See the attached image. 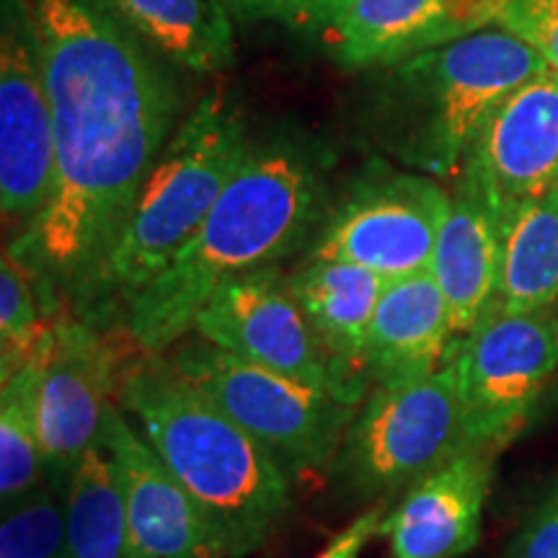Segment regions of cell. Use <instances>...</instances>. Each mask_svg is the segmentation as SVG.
I'll use <instances>...</instances> for the list:
<instances>
[{"instance_id":"cell-23","label":"cell","mask_w":558,"mask_h":558,"mask_svg":"<svg viewBox=\"0 0 558 558\" xmlns=\"http://www.w3.org/2000/svg\"><path fill=\"white\" fill-rule=\"evenodd\" d=\"M39 347L34 357L0 388V501L3 507L34 492L47 478L39 435Z\"/></svg>"},{"instance_id":"cell-22","label":"cell","mask_w":558,"mask_h":558,"mask_svg":"<svg viewBox=\"0 0 558 558\" xmlns=\"http://www.w3.org/2000/svg\"><path fill=\"white\" fill-rule=\"evenodd\" d=\"M65 525L68 558H128V505L101 437L68 473Z\"/></svg>"},{"instance_id":"cell-14","label":"cell","mask_w":558,"mask_h":558,"mask_svg":"<svg viewBox=\"0 0 558 558\" xmlns=\"http://www.w3.org/2000/svg\"><path fill=\"white\" fill-rule=\"evenodd\" d=\"M507 0H337L326 26L349 68H390L497 26Z\"/></svg>"},{"instance_id":"cell-28","label":"cell","mask_w":558,"mask_h":558,"mask_svg":"<svg viewBox=\"0 0 558 558\" xmlns=\"http://www.w3.org/2000/svg\"><path fill=\"white\" fill-rule=\"evenodd\" d=\"M509 558H558V484L522 522Z\"/></svg>"},{"instance_id":"cell-3","label":"cell","mask_w":558,"mask_h":558,"mask_svg":"<svg viewBox=\"0 0 558 558\" xmlns=\"http://www.w3.org/2000/svg\"><path fill=\"white\" fill-rule=\"evenodd\" d=\"M117 403L205 509L230 558L264 546L288 518L295 492L290 473L166 354L140 349L124 362Z\"/></svg>"},{"instance_id":"cell-29","label":"cell","mask_w":558,"mask_h":558,"mask_svg":"<svg viewBox=\"0 0 558 558\" xmlns=\"http://www.w3.org/2000/svg\"><path fill=\"white\" fill-rule=\"evenodd\" d=\"M388 512V501L378 505H367L349 525L331 538L329 546L320 550L318 558H362V550L367 543L380 535L383 518Z\"/></svg>"},{"instance_id":"cell-24","label":"cell","mask_w":558,"mask_h":558,"mask_svg":"<svg viewBox=\"0 0 558 558\" xmlns=\"http://www.w3.org/2000/svg\"><path fill=\"white\" fill-rule=\"evenodd\" d=\"M68 476H52L3 507L0 558H68Z\"/></svg>"},{"instance_id":"cell-4","label":"cell","mask_w":558,"mask_h":558,"mask_svg":"<svg viewBox=\"0 0 558 558\" xmlns=\"http://www.w3.org/2000/svg\"><path fill=\"white\" fill-rule=\"evenodd\" d=\"M251 148L239 101L222 88L202 96L140 186L99 269L70 300L75 316L94 326L120 316L122 326L128 305L190 243Z\"/></svg>"},{"instance_id":"cell-8","label":"cell","mask_w":558,"mask_h":558,"mask_svg":"<svg viewBox=\"0 0 558 558\" xmlns=\"http://www.w3.org/2000/svg\"><path fill=\"white\" fill-rule=\"evenodd\" d=\"M450 360L458 367L469 450L497 452L530 427L558 373V311H507L492 305Z\"/></svg>"},{"instance_id":"cell-1","label":"cell","mask_w":558,"mask_h":558,"mask_svg":"<svg viewBox=\"0 0 558 558\" xmlns=\"http://www.w3.org/2000/svg\"><path fill=\"white\" fill-rule=\"evenodd\" d=\"M50 88L58 171L45 213L9 251L45 311L94 277L173 132L177 83L104 0H26Z\"/></svg>"},{"instance_id":"cell-20","label":"cell","mask_w":558,"mask_h":558,"mask_svg":"<svg viewBox=\"0 0 558 558\" xmlns=\"http://www.w3.org/2000/svg\"><path fill=\"white\" fill-rule=\"evenodd\" d=\"M140 39L190 73L233 65L235 37L222 0H104Z\"/></svg>"},{"instance_id":"cell-19","label":"cell","mask_w":558,"mask_h":558,"mask_svg":"<svg viewBox=\"0 0 558 558\" xmlns=\"http://www.w3.org/2000/svg\"><path fill=\"white\" fill-rule=\"evenodd\" d=\"M288 279L339 380L362 403L373 388L365 365L367 333L388 279L354 264L326 259H308Z\"/></svg>"},{"instance_id":"cell-18","label":"cell","mask_w":558,"mask_h":558,"mask_svg":"<svg viewBox=\"0 0 558 558\" xmlns=\"http://www.w3.org/2000/svg\"><path fill=\"white\" fill-rule=\"evenodd\" d=\"M456 344L448 300L432 271L386 284L367 333L365 365L373 388H399L448 365Z\"/></svg>"},{"instance_id":"cell-27","label":"cell","mask_w":558,"mask_h":558,"mask_svg":"<svg viewBox=\"0 0 558 558\" xmlns=\"http://www.w3.org/2000/svg\"><path fill=\"white\" fill-rule=\"evenodd\" d=\"M241 21H275L295 32H326L337 0H222Z\"/></svg>"},{"instance_id":"cell-10","label":"cell","mask_w":558,"mask_h":558,"mask_svg":"<svg viewBox=\"0 0 558 558\" xmlns=\"http://www.w3.org/2000/svg\"><path fill=\"white\" fill-rule=\"evenodd\" d=\"M58 171L50 88L26 0L0 16V209L16 235L45 213Z\"/></svg>"},{"instance_id":"cell-21","label":"cell","mask_w":558,"mask_h":558,"mask_svg":"<svg viewBox=\"0 0 558 558\" xmlns=\"http://www.w3.org/2000/svg\"><path fill=\"white\" fill-rule=\"evenodd\" d=\"M507 311H558V186L507 207L499 290Z\"/></svg>"},{"instance_id":"cell-25","label":"cell","mask_w":558,"mask_h":558,"mask_svg":"<svg viewBox=\"0 0 558 558\" xmlns=\"http://www.w3.org/2000/svg\"><path fill=\"white\" fill-rule=\"evenodd\" d=\"M50 318L37 279L5 248L0 262V380L34 357Z\"/></svg>"},{"instance_id":"cell-9","label":"cell","mask_w":558,"mask_h":558,"mask_svg":"<svg viewBox=\"0 0 558 558\" xmlns=\"http://www.w3.org/2000/svg\"><path fill=\"white\" fill-rule=\"evenodd\" d=\"M450 192L416 171L378 169L329 215L308 259L344 262L388 279L429 271Z\"/></svg>"},{"instance_id":"cell-16","label":"cell","mask_w":558,"mask_h":558,"mask_svg":"<svg viewBox=\"0 0 558 558\" xmlns=\"http://www.w3.org/2000/svg\"><path fill=\"white\" fill-rule=\"evenodd\" d=\"M494 456L465 450L407 492L383 518L390 558H460L481 541Z\"/></svg>"},{"instance_id":"cell-12","label":"cell","mask_w":558,"mask_h":558,"mask_svg":"<svg viewBox=\"0 0 558 558\" xmlns=\"http://www.w3.org/2000/svg\"><path fill=\"white\" fill-rule=\"evenodd\" d=\"M111 333L75 313H54L39 341V435L47 473L68 476L83 452L101 437L109 403L117 401L122 352Z\"/></svg>"},{"instance_id":"cell-17","label":"cell","mask_w":558,"mask_h":558,"mask_svg":"<svg viewBox=\"0 0 558 558\" xmlns=\"http://www.w3.org/2000/svg\"><path fill=\"white\" fill-rule=\"evenodd\" d=\"M452 181L429 271L448 300L452 333L460 339L497 298L507 205L469 173L460 171Z\"/></svg>"},{"instance_id":"cell-13","label":"cell","mask_w":558,"mask_h":558,"mask_svg":"<svg viewBox=\"0 0 558 558\" xmlns=\"http://www.w3.org/2000/svg\"><path fill=\"white\" fill-rule=\"evenodd\" d=\"M101 439L114 456L128 505V558H230L205 509L117 401L104 414Z\"/></svg>"},{"instance_id":"cell-2","label":"cell","mask_w":558,"mask_h":558,"mask_svg":"<svg viewBox=\"0 0 558 558\" xmlns=\"http://www.w3.org/2000/svg\"><path fill=\"white\" fill-rule=\"evenodd\" d=\"M320 197L324 166L308 145L254 143L190 243L128 305L120 326L124 337L153 354L177 344L226 279L279 267L305 241L318 220Z\"/></svg>"},{"instance_id":"cell-11","label":"cell","mask_w":558,"mask_h":558,"mask_svg":"<svg viewBox=\"0 0 558 558\" xmlns=\"http://www.w3.org/2000/svg\"><path fill=\"white\" fill-rule=\"evenodd\" d=\"M235 357L295 378L337 399L360 401L344 388L279 267L246 271L220 284L194 318L192 331Z\"/></svg>"},{"instance_id":"cell-26","label":"cell","mask_w":558,"mask_h":558,"mask_svg":"<svg viewBox=\"0 0 558 558\" xmlns=\"http://www.w3.org/2000/svg\"><path fill=\"white\" fill-rule=\"evenodd\" d=\"M497 26L525 41L558 75V0H507Z\"/></svg>"},{"instance_id":"cell-5","label":"cell","mask_w":558,"mask_h":558,"mask_svg":"<svg viewBox=\"0 0 558 558\" xmlns=\"http://www.w3.org/2000/svg\"><path fill=\"white\" fill-rule=\"evenodd\" d=\"M546 70L499 26L396 62L380 99L388 148L416 173L458 179L494 107Z\"/></svg>"},{"instance_id":"cell-15","label":"cell","mask_w":558,"mask_h":558,"mask_svg":"<svg viewBox=\"0 0 558 558\" xmlns=\"http://www.w3.org/2000/svg\"><path fill=\"white\" fill-rule=\"evenodd\" d=\"M463 173L505 205L558 186V75H535L494 107L473 140Z\"/></svg>"},{"instance_id":"cell-6","label":"cell","mask_w":558,"mask_h":558,"mask_svg":"<svg viewBox=\"0 0 558 558\" xmlns=\"http://www.w3.org/2000/svg\"><path fill=\"white\" fill-rule=\"evenodd\" d=\"M160 354L251 437L259 439L292 481L331 476L360 407L235 357L197 333H186Z\"/></svg>"},{"instance_id":"cell-7","label":"cell","mask_w":558,"mask_h":558,"mask_svg":"<svg viewBox=\"0 0 558 558\" xmlns=\"http://www.w3.org/2000/svg\"><path fill=\"white\" fill-rule=\"evenodd\" d=\"M469 450L456 362L399 388H369L331 476L349 497L390 501Z\"/></svg>"}]
</instances>
